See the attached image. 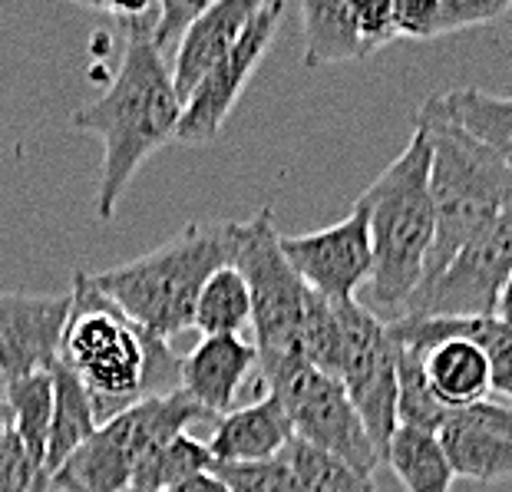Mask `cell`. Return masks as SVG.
<instances>
[{
	"mask_svg": "<svg viewBox=\"0 0 512 492\" xmlns=\"http://www.w3.org/2000/svg\"><path fill=\"white\" fill-rule=\"evenodd\" d=\"M384 463L394 469L403 492H450L456 479L437 436L413 426H397L384 450Z\"/></svg>",
	"mask_w": 512,
	"mask_h": 492,
	"instance_id": "22",
	"label": "cell"
},
{
	"mask_svg": "<svg viewBox=\"0 0 512 492\" xmlns=\"http://www.w3.org/2000/svg\"><path fill=\"white\" fill-rule=\"evenodd\" d=\"M417 357L433 400L446 413L473 407L479 400H489V393H493L489 360L476 337H446L440 344L417 351Z\"/></svg>",
	"mask_w": 512,
	"mask_h": 492,
	"instance_id": "19",
	"label": "cell"
},
{
	"mask_svg": "<svg viewBox=\"0 0 512 492\" xmlns=\"http://www.w3.org/2000/svg\"><path fill=\"white\" fill-rule=\"evenodd\" d=\"M278 248L291 271L298 275L318 298L331 304L354 301L357 291L370 278V235H367V215L361 205L347 218H341L331 228L308 235H281Z\"/></svg>",
	"mask_w": 512,
	"mask_h": 492,
	"instance_id": "12",
	"label": "cell"
},
{
	"mask_svg": "<svg viewBox=\"0 0 512 492\" xmlns=\"http://www.w3.org/2000/svg\"><path fill=\"white\" fill-rule=\"evenodd\" d=\"M512 209L496 215L446 261L437 278L413 291L403 314L417 317H509ZM400 314V317H403Z\"/></svg>",
	"mask_w": 512,
	"mask_h": 492,
	"instance_id": "9",
	"label": "cell"
},
{
	"mask_svg": "<svg viewBox=\"0 0 512 492\" xmlns=\"http://www.w3.org/2000/svg\"><path fill=\"white\" fill-rule=\"evenodd\" d=\"M215 459L209 453V446L199 443L189 433L172 436L169 443H162L159 450H152L143 463L133 469L129 489L133 492H169L182 486L185 479L212 473Z\"/></svg>",
	"mask_w": 512,
	"mask_h": 492,
	"instance_id": "25",
	"label": "cell"
},
{
	"mask_svg": "<svg viewBox=\"0 0 512 492\" xmlns=\"http://www.w3.org/2000/svg\"><path fill=\"white\" fill-rule=\"evenodd\" d=\"M212 476L228 492H301L281 456L261 463H215Z\"/></svg>",
	"mask_w": 512,
	"mask_h": 492,
	"instance_id": "27",
	"label": "cell"
},
{
	"mask_svg": "<svg viewBox=\"0 0 512 492\" xmlns=\"http://www.w3.org/2000/svg\"><path fill=\"white\" fill-rule=\"evenodd\" d=\"M126 27L123 60L100 100L80 106L70 123L103 139V172L96 189V215L110 222L126 185L156 149L176 142L182 100L169 76V60L152 43L156 4H93Z\"/></svg>",
	"mask_w": 512,
	"mask_h": 492,
	"instance_id": "1",
	"label": "cell"
},
{
	"mask_svg": "<svg viewBox=\"0 0 512 492\" xmlns=\"http://www.w3.org/2000/svg\"><path fill=\"white\" fill-rule=\"evenodd\" d=\"M413 126L430 149L433 245L420 278V284H427L473 235L512 209V169L506 159L446 126L423 106L413 116Z\"/></svg>",
	"mask_w": 512,
	"mask_h": 492,
	"instance_id": "5",
	"label": "cell"
},
{
	"mask_svg": "<svg viewBox=\"0 0 512 492\" xmlns=\"http://www.w3.org/2000/svg\"><path fill=\"white\" fill-rule=\"evenodd\" d=\"M258 387L285 407L294 440L341 459L354 473L374 479L384 459L374 450L361 417L354 413L351 400L334 377L308 367L304 360H291L261 377Z\"/></svg>",
	"mask_w": 512,
	"mask_h": 492,
	"instance_id": "8",
	"label": "cell"
},
{
	"mask_svg": "<svg viewBox=\"0 0 512 492\" xmlns=\"http://www.w3.org/2000/svg\"><path fill=\"white\" fill-rule=\"evenodd\" d=\"M67 317L70 291H0V384L30 374H50L60 360Z\"/></svg>",
	"mask_w": 512,
	"mask_h": 492,
	"instance_id": "13",
	"label": "cell"
},
{
	"mask_svg": "<svg viewBox=\"0 0 512 492\" xmlns=\"http://www.w3.org/2000/svg\"><path fill=\"white\" fill-rule=\"evenodd\" d=\"M278 456H281V463L291 469L294 483H298L301 492H374L377 489V483L370 476L354 473L341 459L314 450V446L294 440V436Z\"/></svg>",
	"mask_w": 512,
	"mask_h": 492,
	"instance_id": "26",
	"label": "cell"
},
{
	"mask_svg": "<svg viewBox=\"0 0 512 492\" xmlns=\"http://www.w3.org/2000/svg\"><path fill=\"white\" fill-rule=\"evenodd\" d=\"M427 113L443 119L446 126L460 129L479 146L496 152L499 159H512V100L509 96H493L473 86L450 90L443 96H430L423 103Z\"/></svg>",
	"mask_w": 512,
	"mask_h": 492,
	"instance_id": "20",
	"label": "cell"
},
{
	"mask_svg": "<svg viewBox=\"0 0 512 492\" xmlns=\"http://www.w3.org/2000/svg\"><path fill=\"white\" fill-rule=\"evenodd\" d=\"M37 483V469L24 453V446L7 426V433L0 436V492H30Z\"/></svg>",
	"mask_w": 512,
	"mask_h": 492,
	"instance_id": "29",
	"label": "cell"
},
{
	"mask_svg": "<svg viewBox=\"0 0 512 492\" xmlns=\"http://www.w3.org/2000/svg\"><path fill=\"white\" fill-rule=\"evenodd\" d=\"M341 327V357L334 380L361 417L374 450L384 459L390 436L397 430V347L387 324L377 321L361 301L334 304Z\"/></svg>",
	"mask_w": 512,
	"mask_h": 492,
	"instance_id": "10",
	"label": "cell"
},
{
	"mask_svg": "<svg viewBox=\"0 0 512 492\" xmlns=\"http://www.w3.org/2000/svg\"><path fill=\"white\" fill-rule=\"evenodd\" d=\"M437 443L453 476L473 483H503L512 476V410L509 400L489 397L473 407L450 410Z\"/></svg>",
	"mask_w": 512,
	"mask_h": 492,
	"instance_id": "15",
	"label": "cell"
},
{
	"mask_svg": "<svg viewBox=\"0 0 512 492\" xmlns=\"http://www.w3.org/2000/svg\"><path fill=\"white\" fill-rule=\"evenodd\" d=\"M304 67L364 60L397 40L394 7L384 4H351V0H304Z\"/></svg>",
	"mask_w": 512,
	"mask_h": 492,
	"instance_id": "14",
	"label": "cell"
},
{
	"mask_svg": "<svg viewBox=\"0 0 512 492\" xmlns=\"http://www.w3.org/2000/svg\"><path fill=\"white\" fill-rule=\"evenodd\" d=\"M209 0H162L156 4V24H152V43L162 57L169 60V53H176L182 34L189 24L202 14Z\"/></svg>",
	"mask_w": 512,
	"mask_h": 492,
	"instance_id": "28",
	"label": "cell"
},
{
	"mask_svg": "<svg viewBox=\"0 0 512 492\" xmlns=\"http://www.w3.org/2000/svg\"><path fill=\"white\" fill-rule=\"evenodd\" d=\"M288 440L291 423L285 407L271 393H261L255 403L235 407L215 420L205 446L215 463H261V459H275Z\"/></svg>",
	"mask_w": 512,
	"mask_h": 492,
	"instance_id": "18",
	"label": "cell"
},
{
	"mask_svg": "<svg viewBox=\"0 0 512 492\" xmlns=\"http://www.w3.org/2000/svg\"><path fill=\"white\" fill-rule=\"evenodd\" d=\"M192 327L202 337L245 334L252 327V301H248L245 278L232 265L219 268L202 284L192 311Z\"/></svg>",
	"mask_w": 512,
	"mask_h": 492,
	"instance_id": "24",
	"label": "cell"
},
{
	"mask_svg": "<svg viewBox=\"0 0 512 492\" xmlns=\"http://www.w3.org/2000/svg\"><path fill=\"white\" fill-rule=\"evenodd\" d=\"M248 380H258V351L245 334L202 337L189 354L179 357V390L209 420L235 410Z\"/></svg>",
	"mask_w": 512,
	"mask_h": 492,
	"instance_id": "16",
	"label": "cell"
},
{
	"mask_svg": "<svg viewBox=\"0 0 512 492\" xmlns=\"http://www.w3.org/2000/svg\"><path fill=\"white\" fill-rule=\"evenodd\" d=\"M397 40H433L509 14V0H390Z\"/></svg>",
	"mask_w": 512,
	"mask_h": 492,
	"instance_id": "21",
	"label": "cell"
},
{
	"mask_svg": "<svg viewBox=\"0 0 512 492\" xmlns=\"http://www.w3.org/2000/svg\"><path fill=\"white\" fill-rule=\"evenodd\" d=\"M357 205L367 215L370 278L364 308L377 321H397L420 288L433 245L430 149L417 129L407 149L361 192Z\"/></svg>",
	"mask_w": 512,
	"mask_h": 492,
	"instance_id": "3",
	"label": "cell"
},
{
	"mask_svg": "<svg viewBox=\"0 0 512 492\" xmlns=\"http://www.w3.org/2000/svg\"><path fill=\"white\" fill-rule=\"evenodd\" d=\"M235 245L238 222L189 225L149 255L90 275V281L129 321L169 344L172 337L192 331L202 284L219 268L232 265Z\"/></svg>",
	"mask_w": 512,
	"mask_h": 492,
	"instance_id": "4",
	"label": "cell"
},
{
	"mask_svg": "<svg viewBox=\"0 0 512 492\" xmlns=\"http://www.w3.org/2000/svg\"><path fill=\"white\" fill-rule=\"evenodd\" d=\"M258 4L261 0H215V4H205L202 14L192 20L169 63L172 86L182 103L195 90V83L225 57Z\"/></svg>",
	"mask_w": 512,
	"mask_h": 492,
	"instance_id": "17",
	"label": "cell"
},
{
	"mask_svg": "<svg viewBox=\"0 0 512 492\" xmlns=\"http://www.w3.org/2000/svg\"><path fill=\"white\" fill-rule=\"evenodd\" d=\"M205 420L209 417L182 390L139 400L136 407L119 413L110 423L96 426L90 440L50 479V492H126L133 469L152 450L185 433L189 423Z\"/></svg>",
	"mask_w": 512,
	"mask_h": 492,
	"instance_id": "7",
	"label": "cell"
},
{
	"mask_svg": "<svg viewBox=\"0 0 512 492\" xmlns=\"http://www.w3.org/2000/svg\"><path fill=\"white\" fill-rule=\"evenodd\" d=\"M7 403L10 430L24 446V453L34 463L37 476L43 466V450H47V430H50V413H53V387L50 374H30L20 380H7L0 384Z\"/></svg>",
	"mask_w": 512,
	"mask_h": 492,
	"instance_id": "23",
	"label": "cell"
},
{
	"mask_svg": "<svg viewBox=\"0 0 512 492\" xmlns=\"http://www.w3.org/2000/svg\"><path fill=\"white\" fill-rule=\"evenodd\" d=\"M7 426H10V417H7V403H4V390H0V436L7 433Z\"/></svg>",
	"mask_w": 512,
	"mask_h": 492,
	"instance_id": "31",
	"label": "cell"
},
{
	"mask_svg": "<svg viewBox=\"0 0 512 492\" xmlns=\"http://www.w3.org/2000/svg\"><path fill=\"white\" fill-rule=\"evenodd\" d=\"M285 14V4L278 0H261L252 20L238 34V40L228 47L225 57L195 83V90L185 96L182 116L176 126V139L199 146V142H212L225 129V119L242 96L245 83L252 80L261 57H265L268 43L278 34V20Z\"/></svg>",
	"mask_w": 512,
	"mask_h": 492,
	"instance_id": "11",
	"label": "cell"
},
{
	"mask_svg": "<svg viewBox=\"0 0 512 492\" xmlns=\"http://www.w3.org/2000/svg\"><path fill=\"white\" fill-rule=\"evenodd\" d=\"M60 360L90 393L96 426L110 423L139 400L179 390V354L129 321L93 288L86 271L73 275Z\"/></svg>",
	"mask_w": 512,
	"mask_h": 492,
	"instance_id": "2",
	"label": "cell"
},
{
	"mask_svg": "<svg viewBox=\"0 0 512 492\" xmlns=\"http://www.w3.org/2000/svg\"><path fill=\"white\" fill-rule=\"evenodd\" d=\"M278 238L281 235L271 225L268 209H261L252 222H238L232 268L245 278L248 301H252L258 380L291 360H301L304 314L311 304V288L291 271L278 248Z\"/></svg>",
	"mask_w": 512,
	"mask_h": 492,
	"instance_id": "6",
	"label": "cell"
},
{
	"mask_svg": "<svg viewBox=\"0 0 512 492\" xmlns=\"http://www.w3.org/2000/svg\"><path fill=\"white\" fill-rule=\"evenodd\" d=\"M169 492H228L219 479H215L212 473H199V476H192V479H185L182 486L176 489H169Z\"/></svg>",
	"mask_w": 512,
	"mask_h": 492,
	"instance_id": "30",
	"label": "cell"
}]
</instances>
